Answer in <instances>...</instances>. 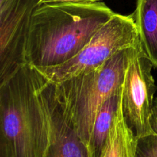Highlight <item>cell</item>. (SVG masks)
Wrapping results in <instances>:
<instances>
[{"label":"cell","mask_w":157,"mask_h":157,"mask_svg":"<svg viewBox=\"0 0 157 157\" xmlns=\"http://www.w3.org/2000/svg\"><path fill=\"white\" fill-rule=\"evenodd\" d=\"M114 14L103 2L38 6L32 16L26 64L40 69L67 62Z\"/></svg>","instance_id":"obj_1"},{"label":"cell","mask_w":157,"mask_h":157,"mask_svg":"<svg viewBox=\"0 0 157 157\" xmlns=\"http://www.w3.org/2000/svg\"><path fill=\"white\" fill-rule=\"evenodd\" d=\"M50 140L41 75L26 64L0 83V146L14 157H44Z\"/></svg>","instance_id":"obj_2"},{"label":"cell","mask_w":157,"mask_h":157,"mask_svg":"<svg viewBox=\"0 0 157 157\" xmlns=\"http://www.w3.org/2000/svg\"><path fill=\"white\" fill-rule=\"evenodd\" d=\"M141 51L140 44L124 49L93 70L52 83L57 98L87 147L100 109L121 90L129 64Z\"/></svg>","instance_id":"obj_3"},{"label":"cell","mask_w":157,"mask_h":157,"mask_svg":"<svg viewBox=\"0 0 157 157\" xmlns=\"http://www.w3.org/2000/svg\"><path fill=\"white\" fill-rule=\"evenodd\" d=\"M140 45L133 14L115 13L74 58L60 65L36 69L48 81L61 82L93 70L117 53Z\"/></svg>","instance_id":"obj_4"},{"label":"cell","mask_w":157,"mask_h":157,"mask_svg":"<svg viewBox=\"0 0 157 157\" xmlns=\"http://www.w3.org/2000/svg\"><path fill=\"white\" fill-rule=\"evenodd\" d=\"M153 67L141 51L129 64L123 83L121 110L127 126L137 139L154 133L150 125L156 90L152 75Z\"/></svg>","instance_id":"obj_5"},{"label":"cell","mask_w":157,"mask_h":157,"mask_svg":"<svg viewBox=\"0 0 157 157\" xmlns=\"http://www.w3.org/2000/svg\"><path fill=\"white\" fill-rule=\"evenodd\" d=\"M39 0L0 1V83L26 64L32 16Z\"/></svg>","instance_id":"obj_6"},{"label":"cell","mask_w":157,"mask_h":157,"mask_svg":"<svg viewBox=\"0 0 157 157\" xmlns=\"http://www.w3.org/2000/svg\"><path fill=\"white\" fill-rule=\"evenodd\" d=\"M41 92L48 117L51 134L50 144L44 157H90L87 146L79 137L57 98L54 84L41 75Z\"/></svg>","instance_id":"obj_7"},{"label":"cell","mask_w":157,"mask_h":157,"mask_svg":"<svg viewBox=\"0 0 157 157\" xmlns=\"http://www.w3.org/2000/svg\"><path fill=\"white\" fill-rule=\"evenodd\" d=\"M132 14L141 50L157 67V0H137Z\"/></svg>","instance_id":"obj_8"},{"label":"cell","mask_w":157,"mask_h":157,"mask_svg":"<svg viewBox=\"0 0 157 157\" xmlns=\"http://www.w3.org/2000/svg\"><path fill=\"white\" fill-rule=\"evenodd\" d=\"M136 147L137 138L124 120L120 100L119 107L113 117V125L101 157H136Z\"/></svg>","instance_id":"obj_9"},{"label":"cell","mask_w":157,"mask_h":157,"mask_svg":"<svg viewBox=\"0 0 157 157\" xmlns=\"http://www.w3.org/2000/svg\"><path fill=\"white\" fill-rule=\"evenodd\" d=\"M121 90L107 99L97 115L87 147L90 157H101L119 107Z\"/></svg>","instance_id":"obj_10"},{"label":"cell","mask_w":157,"mask_h":157,"mask_svg":"<svg viewBox=\"0 0 157 157\" xmlns=\"http://www.w3.org/2000/svg\"><path fill=\"white\" fill-rule=\"evenodd\" d=\"M136 157H157L156 134L138 138Z\"/></svg>","instance_id":"obj_11"},{"label":"cell","mask_w":157,"mask_h":157,"mask_svg":"<svg viewBox=\"0 0 157 157\" xmlns=\"http://www.w3.org/2000/svg\"><path fill=\"white\" fill-rule=\"evenodd\" d=\"M98 2H101V0H39L38 6L65 4V3H94Z\"/></svg>","instance_id":"obj_12"},{"label":"cell","mask_w":157,"mask_h":157,"mask_svg":"<svg viewBox=\"0 0 157 157\" xmlns=\"http://www.w3.org/2000/svg\"><path fill=\"white\" fill-rule=\"evenodd\" d=\"M150 125L153 131L154 132L155 134L157 135V98L153 101L151 117H150Z\"/></svg>","instance_id":"obj_13"},{"label":"cell","mask_w":157,"mask_h":157,"mask_svg":"<svg viewBox=\"0 0 157 157\" xmlns=\"http://www.w3.org/2000/svg\"><path fill=\"white\" fill-rule=\"evenodd\" d=\"M0 157H14V156L8 149L0 146Z\"/></svg>","instance_id":"obj_14"},{"label":"cell","mask_w":157,"mask_h":157,"mask_svg":"<svg viewBox=\"0 0 157 157\" xmlns=\"http://www.w3.org/2000/svg\"><path fill=\"white\" fill-rule=\"evenodd\" d=\"M0 1H2V0H0Z\"/></svg>","instance_id":"obj_15"}]
</instances>
